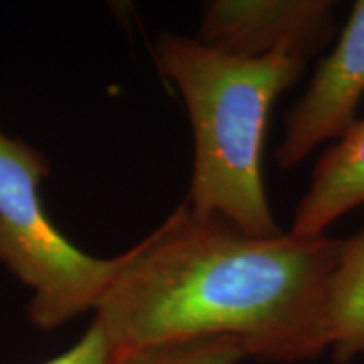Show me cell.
Masks as SVG:
<instances>
[{
  "instance_id": "6da1fadb",
  "label": "cell",
  "mask_w": 364,
  "mask_h": 364,
  "mask_svg": "<svg viewBox=\"0 0 364 364\" xmlns=\"http://www.w3.org/2000/svg\"><path fill=\"white\" fill-rule=\"evenodd\" d=\"M339 247L327 235L258 238L182 203L122 253L93 317L118 349L231 338L257 361H307L329 349Z\"/></svg>"
},
{
  "instance_id": "7a4b0ae2",
  "label": "cell",
  "mask_w": 364,
  "mask_h": 364,
  "mask_svg": "<svg viewBox=\"0 0 364 364\" xmlns=\"http://www.w3.org/2000/svg\"><path fill=\"white\" fill-rule=\"evenodd\" d=\"M154 59L193 127L186 206L258 238L280 235L263 184V140L273 103L297 83L307 59L289 49L241 58L174 33L159 36Z\"/></svg>"
},
{
  "instance_id": "3957f363",
  "label": "cell",
  "mask_w": 364,
  "mask_h": 364,
  "mask_svg": "<svg viewBox=\"0 0 364 364\" xmlns=\"http://www.w3.org/2000/svg\"><path fill=\"white\" fill-rule=\"evenodd\" d=\"M48 159L0 129V263L31 290L26 311L39 331H56L97 311L122 267L73 245L46 213Z\"/></svg>"
},
{
  "instance_id": "277c9868",
  "label": "cell",
  "mask_w": 364,
  "mask_h": 364,
  "mask_svg": "<svg viewBox=\"0 0 364 364\" xmlns=\"http://www.w3.org/2000/svg\"><path fill=\"white\" fill-rule=\"evenodd\" d=\"M364 95V0L354 2L338 46L314 73L306 93L290 108L273 159L280 171L304 162L318 145L339 140L356 118Z\"/></svg>"
},
{
  "instance_id": "5b68a950",
  "label": "cell",
  "mask_w": 364,
  "mask_h": 364,
  "mask_svg": "<svg viewBox=\"0 0 364 364\" xmlns=\"http://www.w3.org/2000/svg\"><path fill=\"white\" fill-rule=\"evenodd\" d=\"M332 0H211L196 39L241 58L289 49L309 59L336 34Z\"/></svg>"
},
{
  "instance_id": "8992f818",
  "label": "cell",
  "mask_w": 364,
  "mask_h": 364,
  "mask_svg": "<svg viewBox=\"0 0 364 364\" xmlns=\"http://www.w3.org/2000/svg\"><path fill=\"white\" fill-rule=\"evenodd\" d=\"M364 204V118H358L314 167L295 208L290 233L321 236L332 223Z\"/></svg>"
},
{
  "instance_id": "52a82bcc",
  "label": "cell",
  "mask_w": 364,
  "mask_h": 364,
  "mask_svg": "<svg viewBox=\"0 0 364 364\" xmlns=\"http://www.w3.org/2000/svg\"><path fill=\"white\" fill-rule=\"evenodd\" d=\"M327 338L336 363L364 354V230L341 240L327 289Z\"/></svg>"
},
{
  "instance_id": "ba28073f",
  "label": "cell",
  "mask_w": 364,
  "mask_h": 364,
  "mask_svg": "<svg viewBox=\"0 0 364 364\" xmlns=\"http://www.w3.org/2000/svg\"><path fill=\"white\" fill-rule=\"evenodd\" d=\"M245 359L248 354L236 339L203 338L120 349L115 364H240Z\"/></svg>"
},
{
  "instance_id": "9c48e42d",
  "label": "cell",
  "mask_w": 364,
  "mask_h": 364,
  "mask_svg": "<svg viewBox=\"0 0 364 364\" xmlns=\"http://www.w3.org/2000/svg\"><path fill=\"white\" fill-rule=\"evenodd\" d=\"M120 349L93 317L85 334L59 356H54L41 364H115Z\"/></svg>"
}]
</instances>
